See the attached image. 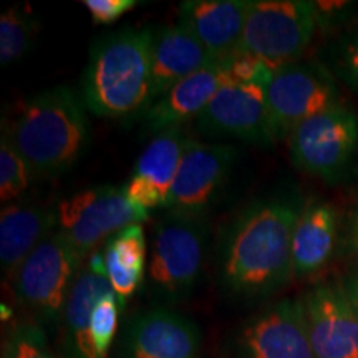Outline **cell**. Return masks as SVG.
<instances>
[{
  "label": "cell",
  "mask_w": 358,
  "mask_h": 358,
  "mask_svg": "<svg viewBox=\"0 0 358 358\" xmlns=\"http://www.w3.org/2000/svg\"><path fill=\"white\" fill-rule=\"evenodd\" d=\"M0 140V199L8 204L29 189L34 171L6 131Z\"/></svg>",
  "instance_id": "cell-24"
},
{
  "label": "cell",
  "mask_w": 358,
  "mask_h": 358,
  "mask_svg": "<svg viewBox=\"0 0 358 358\" xmlns=\"http://www.w3.org/2000/svg\"><path fill=\"white\" fill-rule=\"evenodd\" d=\"M113 287L105 272L93 267H83L71 287L64 312V358H101L92 332L90 317L95 303Z\"/></svg>",
  "instance_id": "cell-21"
},
{
  "label": "cell",
  "mask_w": 358,
  "mask_h": 358,
  "mask_svg": "<svg viewBox=\"0 0 358 358\" xmlns=\"http://www.w3.org/2000/svg\"><path fill=\"white\" fill-rule=\"evenodd\" d=\"M250 0H187L179 6V22L224 62L241 50Z\"/></svg>",
  "instance_id": "cell-17"
},
{
  "label": "cell",
  "mask_w": 358,
  "mask_h": 358,
  "mask_svg": "<svg viewBox=\"0 0 358 358\" xmlns=\"http://www.w3.org/2000/svg\"><path fill=\"white\" fill-rule=\"evenodd\" d=\"M320 15L307 0H250L243 43L272 70L299 62L312 42Z\"/></svg>",
  "instance_id": "cell-5"
},
{
  "label": "cell",
  "mask_w": 358,
  "mask_h": 358,
  "mask_svg": "<svg viewBox=\"0 0 358 358\" xmlns=\"http://www.w3.org/2000/svg\"><path fill=\"white\" fill-rule=\"evenodd\" d=\"M224 69H226L229 83L264 85V87L274 71L266 62L245 50L236 52L234 55L224 60Z\"/></svg>",
  "instance_id": "cell-27"
},
{
  "label": "cell",
  "mask_w": 358,
  "mask_h": 358,
  "mask_svg": "<svg viewBox=\"0 0 358 358\" xmlns=\"http://www.w3.org/2000/svg\"><path fill=\"white\" fill-rule=\"evenodd\" d=\"M83 98L58 85L22 103L2 131L10 138L34 174L58 176L78 163L90 145L92 129Z\"/></svg>",
  "instance_id": "cell-2"
},
{
  "label": "cell",
  "mask_w": 358,
  "mask_h": 358,
  "mask_svg": "<svg viewBox=\"0 0 358 358\" xmlns=\"http://www.w3.org/2000/svg\"><path fill=\"white\" fill-rule=\"evenodd\" d=\"M191 138L182 128L156 134L136 159L133 174L124 186L128 199L143 209L166 208L179 164Z\"/></svg>",
  "instance_id": "cell-15"
},
{
  "label": "cell",
  "mask_w": 358,
  "mask_h": 358,
  "mask_svg": "<svg viewBox=\"0 0 358 358\" xmlns=\"http://www.w3.org/2000/svg\"><path fill=\"white\" fill-rule=\"evenodd\" d=\"M83 6L92 15L93 24L108 25L133 10L138 2L136 0H85Z\"/></svg>",
  "instance_id": "cell-29"
},
{
  "label": "cell",
  "mask_w": 358,
  "mask_h": 358,
  "mask_svg": "<svg viewBox=\"0 0 358 358\" xmlns=\"http://www.w3.org/2000/svg\"><path fill=\"white\" fill-rule=\"evenodd\" d=\"M302 303L315 358H358V315L343 285H317Z\"/></svg>",
  "instance_id": "cell-13"
},
{
  "label": "cell",
  "mask_w": 358,
  "mask_h": 358,
  "mask_svg": "<svg viewBox=\"0 0 358 358\" xmlns=\"http://www.w3.org/2000/svg\"><path fill=\"white\" fill-rule=\"evenodd\" d=\"M303 203L295 189L250 201L232 219L217 250V277L227 292L266 297L294 277L292 237Z\"/></svg>",
  "instance_id": "cell-1"
},
{
  "label": "cell",
  "mask_w": 358,
  "mask_h": 358,
  "mask_svg": "<svg viewBox=\"0 0 358 358\" xmlns=\"http://www.w3.org/2000/svg\"><path fill=\"white\" fill-rule=\"evenodd\" d=\"M83 259L69 237L57 229L17 271L12 280L17 301L42 322L64 319Z\"/></svg>",
  "instance_id": "cell-6"
},
{
  "label": "cell",
  "mask_w": 358,
  "mask_h": 358,
  "mask_svg": "<svg viewBox=\"0 0 358 358\" xmlns=\"http://www.w3.org/2000/svg\"><path fill=\"white\" fill-rule=\"evenodd\" d=\"M151 29H123L93 43L82 80L90 113L127 118L151 103Z\"/></svg>",
  "instance_id": "cell-3"
},
{
  "label": "cell",
  "mask_w": 358,
  "mask_h": 358,
  "mask_svg": "<svg viewBox=\"0 0 358 358\" xmlns=\"http://www.w3.org/2000/svg\"><path fill=\"white\" fill-rule=\"evenodd\" d=\"M2 358H57L38 324H19L8 335Z\"/></svg>",
  "instance_id": "cell-26"
},
{
  "label": "cell",
  "mask_w": 358,
  "mask_h": 358,
  "mask_svg": "<svg viewBox=\"0 0 358 358\" xmlns=\"http://www.w3.org/2000/svg\"><path fill=\"white\" fill-rule=\"evenodd\" d=\"M38 34V22L19 7L7 8L0 17V64L7 66L20 60Z\"/></svg>",
  "instance_id": "cell-23"
},
{
  "label": "cell",
  "mask_w": 358,
  "mask_h": 358,
  "mask_svg": "<svg viewBox=\"0 0 358 358\" xmlns=\"http://www.w3.org/2000/svg\"><path fill=\"white\" fill-rule=\"evenodd\" d=\"M57 231V211L32 203L3 204L0 213V266L13 280L30 254Z\"/></svg>",
  "instance_id": "cell-19"
},
{
  "label": "cell",
  "mask_w": 358,
  "mask_h": 358,
  "mask_svg": "<svg viewBox=\"0 0 358 358\" xmlns=\"http://www.w3.org/2000/svg\"><path fill=\"white\" fill-rule=\"evenodd\" d=\"M199 348V327L164 306L134 317L124 335V358H196Z\"/></svg>",
  "instance_id": "cell-14"
},
{
  "label": "cell",
  "mask_w": 358,
  "mask_h": 358,
  "mask_svg": "<svg viewBox=\"0 0 358 358\" xmlns=\"http://www.w3.org/2000/svg\"><path fill=\"white\" fill-rule=\"evenodd\" d=\"M122 308L123 303L120 302L115 290H110L108 294L103 295L93 307L92 317H90V332H92L93 342H95V347L101 358L108 357L116 329H118V317Z\"/></svg>",
  "instance_id": "cell-25"
},
{
  "label": "cell",
  "mask_w": 358,
  "mask_h": 358,
  "mask_svg": "<svg viewBox=\"0 0 358 358\" xmlns=\"http://www.w3.org/2000/svg\"><path fill=\"white\" fill-rule=\"evenodd\" d=\"M55 211L57 229L64 232L85 257L118 231L150 217L128 199L124 187L111 185L75 192L62 199Z\"/></svg>",
  "instance_id": "cell-8"
},
{
  "label": "cell",
  "mask_w": 358,
  "mask_h": 358,
  "mask_svg": "<svg viewBox=\"0 0 358 358\" xmlns=\"http://www.w3.org/2000/svg\"><path fill=\"white\" fill-rule=\"evenodd\" d=\"M236 159V146L191 138L169 192L166 213L208 217L226 187Z\"/></svg>",
  "instance_id": "cell-10"
},
{
  "label": "cell",
  "mask_w": 358,
  "mask_h": 358,
  "mask_svg": "<svg viewBox=\"0 0 358 358\" xmlns=\"http://www.w3.org/2000/svg\"><path fill=\"white\" fill-rule=\"evenodd\" d=\"M266 96L277 141L289 138L308 118L340 103L332 73L315 62L301 60L272 71Z\"/></svg>",
  "instance_id": "cell-9"
},
{
  "label": "cell",
  "mask_w": 358,
  "mask_h": 358,
  "mask_svg": "<svg viewBox=\"0 0 358 358\" xmlns=\"http://www.w3.org/2000/svg\"><path fill=\"white\" fill-rule=\"evenodd\" d=\"M239 350L244 358H315L302 299H285L245 322Z\"/></svg>",
  "instance_id": "cell-12"
},
{
  "label": "cell",
  "mask_w": 358,
  "mask_h": 358,
  "mask_svg": "<svg viewBox=\"0 0 358 358\" xmlns=\"http://www.w3.org/2000/svg\"><path fill=\"white\" fill-rule=\"evenodd\" d=\"M332 66L343 82L358 90V24L348 29L335 42Z\"/></svg>",
  "instance_id": "cell-28"
},
{
  "label": "cell",
  "mask_w": 358,
  "mask_h": 358,
  "mask_svg": "<svg viewBox=\"0 0 358 358\" xmlns=\"http://www.w3.org/2000/svg\"><path fill=\"white\" fill-rule=\"evenodd\" d=\"M196 124L209 136H231L261 146L277 141L264 85H222Z\"/></svg>",
  "instance_id": "cell-11"
},
{
  "label": "cell",
  "mask_w": 358,
  "mask_h": 358,
  "mask_svg": "<svg viewBox=\"0 0 358 358\" xmlns=\"http://www.w3.org/2000/svg\"><path fill=\"white\" fill-rule=\"evenodd\" d=\"M216 62H219L216 57L181 24L159 27L153 30L151 103L169 92L174 85Z\"/></svg>",
  "instance_id": "cell-16"
},
{
  "label": "cell",
  "mask_w": 358,
  "mask_h": 358,
  "mask_svg": "<svg viewBox=\"0 0 358 358\" xmlns=\"http://www.w3.org/2000/svg\"><path fill=\"white\" fill-rule=\"evenodd\" d=\"M101 254L106 279L124 306L145 277L146 239L141 224H131L111 236Z\"/></svg>",
  "instance_id": "cell-22"
},
{
  "label": "cell",
  "mask_w": 358,
  "mask_h": 358,
  "mask_svg": "<svg viewBox=\"0 0 358 358\" xmlns=\"http://www.w3.org/2000/svg\"><path fill=\"white\" fill-rule=\"evenodd\" d=\"M289 148L299 169L337 182L358 153V116L337 103L299 124L289 136Z\"/></svg>",
  "instance_id": "cell-7"
},
{
  "label": "cell",
  "mask_w": 358,
  "mask_h": 358,
  "mask_svg": "<svg viewBox=\"0 0 358 358\" xmlns=\"http://www.w3.org/2000/svg\"><path fill=\"white\" fill-rule=\"evenodd\" d=\"M343 290H345L348 301H350L353 310L358 315V268L347 277L345 284H343Z\"/></svg>",
  "instance_id": "cell-30"
},
{
  "label": "cell",
  "mask_w": 358,
  "mask_h": 358,
  "mask_svg": "<svg viewBox=\"0 0 358 358\" xmlns=\"http://www.w3.org/2000/svg\"><path fill=\"white\" fill-rule=\"evenodd\" d=\"M208 217L166 213L156 224L148 264L150 290L159 301L178 303L194 292L208 257Z\"/></svg>",
  "instance_id": "cell-4"
},
{
  "label": "cell",
  "mask_w": 358,
  "mask_h": 358,
  "mask_svg": "<svg viewBox=\"0 0 358 358\" xmlns=\"http://www.w3.org/2000/svg\"><path fill=\"white\" fill-rule=\"evenodd\" d=\"M337 239V213L325 201L303 204L292 237V267L295 277L320 271L332 257Z\"/></svg>",
  "instance_id": "cell-20"
},
{
  "label": "cell",
  "mask_w": 358,
  "mask_h": 358,
  "mask_svg": "<svg viewBox=\"0 0 358 358\" xmlns=\"http://www.w3.org/2000/svg\"><path fill=\"white\" fill-rule=\"evenodd\" d=\"M229 83L224 62L206 66L191 75L151 103L145 111V127L150 133L159 134L182 124L203 113L222 85Z\"/></svg>",
  "instance_id": "cell-18"
},
{
  "label": "cell",
  "mask_w": 358,
  "mask_h": 358,
  "mask_svg": "<svg viewBox=\"0 0 358 358\" xmlns=\"http://www.w3.org/2000/svg\"><path fill=\"white\" fill-rule=\"evenodd\" d=\"M353 245H355L357 256H358V204L355 209V216H353Z\"/></svg>",
  "instance_id": "cell-31"
}]
</instances>
